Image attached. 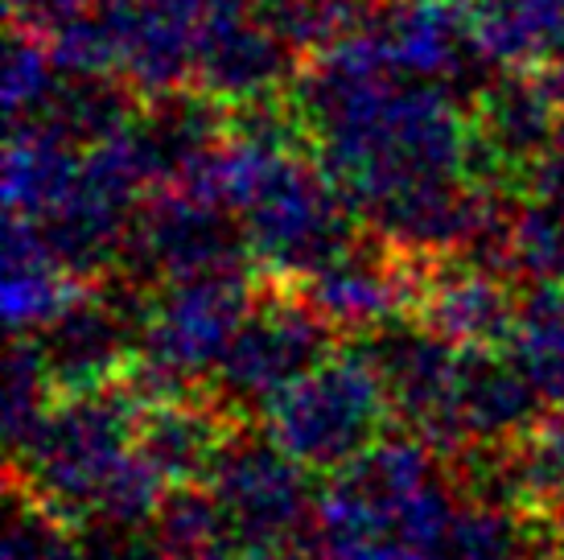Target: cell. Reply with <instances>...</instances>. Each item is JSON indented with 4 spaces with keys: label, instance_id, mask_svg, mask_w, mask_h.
Here are the masks:
<instances>
[{
    "label": "cell",
    "instance_id": "10",
    "mask_svg": "<svg viewBox=\"0 0 564 560\" xmlns=\"http://www.w3.org/2000/svg\"><path fill=\"white\" fill-rule=\"evenodd\" d=\"M412 317L457 346L502 351L516 338L519 301L502 277L466 265L462 256H445V260H424L421 301Z\"/></svg>",
    "mask_w": 564,
    "mask_h": 560
},
{
    "label": "cell",
    "instance_id": "4",
    "mask_svg": "<svg viewBox=\"0 0 564 560\" xmlns=\"http://www.w3.org/2000/svg\"><path fill=\"white\" fill-rule=\"evenodd\" d=\"M256 305L251 268L203 272L165 280L149 301L141 326V351L124 379L141 391L144 405L189 396V388L223 363L231 338Z\"/></svg>",
    "mask_w": 564,
    "mask_h": 560
},
{
    "label": "cell",
    "instance_id": "7",
    "mask_svg": "<svg viewBox=\"0 0 564 560\" xmlns=\"http://www.w3.org/2000/svg\"><path fill=\"white\" fill-rule=\"evenodd\" d=\"M334 355V326L305 301L297 284L268 280V297H256L248 322L231 338L215 367V400L227 412L260 408Z\"/></svg>",
    "mask_w": 564,
    "mask_h": 560
},
{
    "label": "cell",
    "instance_id": "15",
    "mask_svg": "<svg viewBox=\"0 0 564 560\" xmlns=\"http://www.w3.org/2000/svg\"><path fill=\"white\" fill-rule=\"evenodd\" d=\"M511 355L549 405H564V280L535 284L519 301V326Z\"/></svg>",
    "mask_w": 564,
    "mask_h": 560
},
{
    "label": "cell",
    "instance_id": "1",
    "mask_svg": "<svg viewBox=\"0 0 564 560\" xmlns=\"http://www.w3.org/2000/svg\"><path fill=\"white\" fill-rule=\"evenodd\" d=\"M466 95L408 71L371 25L297 71V116L367 231L416 260L462 256L478 218Z\"/></svg>",
    "mask_w": 564,
    "mask_h": 560
},
{
    "label": "cell",
    "instance_id": "9",
    "mask_svg": "<svg viewBox=\"0 0 564 560\" xmlns=\"http://www.w3.org/2000/svg\"><path fill=\"white\" fill-rule=\"evenodd\" d=\"M50 384L58 396L99 391L124 379L141 351V326L132 330L128 297L83 289L79 301L37 334Z\"/></svg>",
    "mask_w": 564,
    "mask_h": 560
},
{
    "label": "cell",
    "instance_id": "6",
    "mask_svg": "<svg viewBox=\"0 0 564 560\" xmlns=\"http://www.w3.org/2000/svg\"><path fill=\"white\" fill-rule=\"evenodd\" d=\"M206 486L219 498L243 560H305L317 498L310 470L272 437L236 429L210 466Z\"/></svg>",
    "mask_w": 564,
    "mask_h": 560
},
{
    "label": "cell",
    "instance_id": "3",
    "mask_svg": "<svg viewBox=\"0 0 564 560\" xmlns=\"http://www.w3.org/2000/svg\"><path fill=\"white\" fill-rule=\"evenodd\" d=\"M141 412V391L128 379L58 396L33 445L9 462V483L25 486L66 528H79L83 519H95L108 483L137 453Z\"/></svg>",
    "mask_w": 564,
    "mask_h": 560
},
{
    "label": "cell",
    "instance_id": "2",
    "mask_svg": "<svg viewBox=\"0 0 564 560\" xmlns=\"http://www.w3.org/2000/svg\"><path fill=\"white\" fill-rule=\"evenodd\" d=\"M437 457L416 433H392L334 470L305 560H441L457 507Z\"/></svg>",
    "mask_w": 564,
    "mask_h": 560
},
{
    "label": "cell",
    "instance_id": "16",
    "mask_svg": "<svg viewBox=\"0 0 564 560\" xmlns=\"http://www.w3.org/2000/svg\"><path fill=\"white\" fill-rule=\"evenodd\" d=\"M54 400H58V391L50 384L42 346H37V338L17 334L13 346H9V358H4V441H9V457H21L30 450L33 437L46 424Z\"/></svg>",
    "mask_w": 564,
    "mask_h": 560
},
{
    "label": "cell",
    "instance_id": "17",
    "mask_svg": "<svg viewBox=\"0 0 564 560\" xmlns=\"http://www.w3.org/2000/svg\"><path fill=\"white\" fill-rule=\"evenodd\" d=\"M511 474H516L519 507L544 511L564 498V405L535 420V429L519 445H511Z\"/></svg>",
    "mask_w": 564,
    "mask_h": 560
},
{
    "label": "cell",
    "instance_id": "14",
    "mask_svg": "<svg viewBox=\"0 0 564 560\" xmlns=\"http://www.w3.org/2000/svg\"><path fill=\"white\" fill-rule=\"evenodd\" d=\"M561 552L564 545L540 511L478 498L457 511L441 560H561Z\"/></svg>",
    "mask_w": 564,
    "mask_h": 560
},
{
    "label": "cell",
    "instance_id": "11",
    "mask_svg": "<svg viewBox=\"0 0 564 560\" xmlns=\"http://www.w3.org/2000/svg\"><path fill=\"white\" fill-rule=\"evenodd\" d=\"M544 396L519 363H502L499 351L466 346L457 379V424L470 450H511L544 417ZM462 453V457H466Z\"/></svg>",
    "mask_w": 564,
    "mask_h": 560
},
{
    "label": "cell",
    "instance_id": "8",
    "mask_svg": "<svg viewBox=\"0 0 564 560\" xmlns=\"http://www.w3.org/2000/svg\"><path fill=\"white\" fill-rule=\"evenodd\" d=\"M248 265L251 251L239 218L182 186H158L144 194L120 260L128 284H165Z\"/></svg>",
    "mask_w": 564,
    "mask_h": 560
},
{
    "label": "cell",
    "instance_id": "5",
    "mask_svg": "<svg viewBox=\"0 0 564 560\" xmlns=\"http://www.w3.org/2000/svg\"><path fill=\"white\" fill-rule=\"evenodd\" d=\"M395 420L367 343H350L284 388L264 412V433L310 474H334L371 450Z\"/></svg>",
    "mask_w": 564,
    "mask_h": 560
},
{
    "label": "cell",
    "instance_id": "13",
    "mask_svg": "<svg viewBox=\"0 0 564 560\" xmlns=\"http://www.w3.org/2000/svg\"><path fill=\"white\" fill-rule=\"evenodd\" d=\"M87 280L50 251L37 223L21 215H4V317L13 334H37L54 317H63Z\"/></svg>",
    "mask_w": 564,
    "mask_h": 560
},
{
    "label": "cell",
    "instance_id": "12",
    "mask_svg": "<svg viewBox=\"0 0 564 560\" xmlns=\"http://www.w3.org/2000/svg\"><path fill=\"white\" fill-rule=\"evenodd\" d=\"M231 433H236V412H227L219 400L198 405L189 396H173L144 405L137 420V450L170 486L206 483Z\"/></svg>",
    "mask_w": 564,
    "mask_h": 560
}]
</instances>
